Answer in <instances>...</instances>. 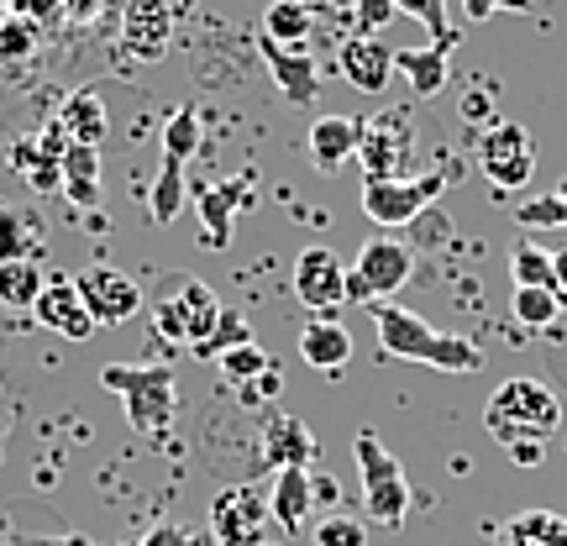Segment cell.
<instances>
[{
	"label": "cell",
	"instance_id": "obj_1",
	"mask_svg": "<svg viewBox=\"0 0 567 546\" xmlns=\"http://www.w3.org/2000/svg\"><path fill=\"white\" fill-rule=\"evenodd\" d=\"M368 316H373L379 347H384L389 358H400V363H425V368H442V373H478V368H484V352L467 342V337L421 321L405 305L373 300Z\"/></svg>",
	"mask_w": 567,
	"mask_h": 546
},
{
	"label": "cell",
	"instance_id": "obj_2",
	"mask_svg": "<svg viewBox=\"0 0 567 546\" xmlns=\"http://www.w3.org/2000/svg\"><path fill=\"white\" fill-rule=\"evenodd\" d=\"M488 436L505 446H547L563 425V400L547 379H505L484 405Z\"/></svg>",
	"mask_w": 567,
	"mask_h": 546
},
{
	"label": "cell",
	"instance_id": "obj_3",
	"mask_svg": "<svg viewBox=\"0 0 567 546\" xmlns=\"http://www.w3.org/2000/svg\"><path fill=\"white\" fill-rule=\"evenodd\" d=\"M101 384L111 394H122L126 421L142 436H163L174 425V410H179V384H174V368L163 363H105Z\"/></svg>",
	"mask_w": 567,
	"mask_h": 546
},
{
	"label": "cell",
	"instance_id": "obj_4",
	"mask_svg": "<svg viewBox=\"0 0 567 546\" xmlns=\"http://www.w3.org/2000/svg\"><path fill=\"white\" fill-rule=\"evenodd\" d=\"M352 457H358V478H363V515L373 526L400 530L410 515V484H405V467L394 463L373 431H358L352 436Z\"/></svg>",
	"mask_w": 567,
	"mask_h": 546
},
{
	"label": "cell",
	"instance_id": "obj_5",
	"mask_svg": "<svg viewBox=\"0 0 567 546\" xmlns=\"http://www.w3.org/2000/svg\"><path fill=\"white\" fill-rule=\"evenodd\" d=\"M358 163H363L368 179H410V168H415V116L405 105H389L373 122H363Z\"/></svg>",
	"mask_w": 567,
	"mask_h": 546
},
{
	"label": "cell",
	"instance_id": "obj_6",
	"mask_svg": "<svg viewBox=\"0 0 567 546\" xmlns=\"http://www.w3.org/2000/svg\"><path fill=\"white\" fill-rule=\"evenodd\" d=\"M446 189V174H410V179H363V216L373 226H415L442 200Z\"/></svg>",
	"mask_w": 567,
	"mask_h": 546
},
{
	"label": "cell",
	"instance_id": "obj_7",
	"mask_svg": "<svg viewBox=\"0 0 567 546\" xmlns=\"http://www.w3.org/2000/svg\"><path fill=\"white\" fill-rule=\"evenodd\" d=\"M415 274V253L394 237H373V243L358 247V264L347 274V305H373L400 295Z\"/></svg>",
	"mask_w": 567,
	"mask_h": 546
},
{
	"label": "cell",
	"instance_id": "obj_8",
	"mask_svg": "<svg viewBox=\"0 0 567 546\" xmlns=\"http://www.w3.org/2000/svg\"><path fill=\"white\" fill-rule=\"evenodd\" d=\"M153 321L168 342L179 347H195L200 352L210 342V331L221 321V300H216V289L200 279H179V295H163L158 310H153Z\"/></svg>",
	"mask_w": 567,
	"mask_h": 546
},
{
	"label": "cell",
	"instance_id": "obj_9",
	"mask_svg": "<svg viewBox=\"0 0 567 546\" xmlns=\"http://www.w3.org/2000/svg\"><path fill=\"white\" fill-rule=\"evenodd\" d=\"M274 509L258 484H231L210 499V542L216 546H264Z\"/></svg>",
	"mask_w": 567,
	"mask_h": 546
},
{
	"label": "cell",
	"instance_id": "obj_10",
	"mask_svg": "<svg viewBox=\"0 0 567 546\" xmlns=\"http://www.w3.org/2000/svg\"><path fill=\"white\" fill-rule=\"evenodd\" d=\"M473 153H478V168L488 174L494 189H526L530 174H536V142H530V132L520 122L484 126Z\"/></svg>",
	"mask_w": 567,
	"mask_h": 546
},
{
	"label": "cell",
	"instance_id": "obj_11",
	"mask_svg": "<svg viewBox=\"0 0 567 546\" xmlns=\"http://www.w3.org/2000/svg\"><path fill=\"white\" fill-rule=\"evenodd\" d=\"M289 284H295V300L305 310H316V316H331L337 305H347V268L331 247H305L295 258Z\"/></svg>",
	"mask_w": 567,
	"mask_h": 546
},
{
	"label": "cell",
	"instance_id": "obj_12",
	"mask_svg": "<svg viewBox=\"0 0 567 546\" xmlns=\"http://www.w3.org/2000/svg\"><path fill=\"white\" fill-rule=\"evenodd\" d=\"M74 284H80V300H84V310H90L95 326H122L142 310V289L126 279L122 268L95 264V268H84Z\"/></svg>",
	"mask_w": 567,
	"mask_h": 546
},
{
	"label": "cell",
	"instance_id": "obj_13",
	"mask_svg": "<svg viewBox=\"0 0 567 546\" xmlns=\"http://www.w3.org/2000/svg\"><path fill=\"white\" fill-rule=\"evenodd\" d=\"M38 321L48 326V331H59L63 342H90L95 337V321H90V310H84L80 300V284L69 279V274H48V284H42L38 295Z\"/></svg>",
	"mask_w": 567,
	"mask_h": 546
},
{
	"label": "cell",
	"instance_id": "obj_14",
	"mask_svg": "<svg viewBox=\"0 0 567 546\" xmlns=\"http://www.w3.org/2000/svg\"><path fill=\"white\" fill-rule=\"evenodd\" d=\"M337 69H342V80L358 90V95H384L389 80H394V48L379 38H363V32H352L342 42V53H337Z\"/></svg>",
	"mask_w": 567,
	"mask_h": 546
},
{
	"label": "cell",
	"instance_id": "obj_15",
	"mask_svg": "<svg viewBox=\"0 0 567 546\" xmlns=\"http://www.w3.org/2000/svg\"><path fill=\"white\" fill-rule=\"evenodd\" d=\"M168 38H174V6H168V0H126L122 42L132 59H142V63L163 59V53H168Z\"/></svg>",
	"mask_w": 567,
	"mask_h": 546
},
{
	"label": "cell",
	"instance_id": "obj_16",
	"mask_svg": "<svg viewBox=\"0 0 567 546\" xmlns=\"http://www.w3.org/2000/svg\"><path fill=\"white\" fill-rule=\"evenodd\" d=\"M264 463L279 473V467H310L316 463V431L300 421V415H268L264 421Z\"/></svg>",
	"mask_w": 567,
	"mask_h": 546
},
{
	"label": "cell",
	"instance_id": "obj_17",
	"mask_svg": "<svg viewBox=\"0 0 567 546\" xmlns=\"http://www.w3.org/2000/svg\"><path fill=\"white\" fill-rule=\"evenodd\" d=\"M268 509H274V526L279 530H305L310 509H316V473L310 467H279L274 488H268Z\"/></svg>",
	"mask_w": 567,
	"mask_h": 546
},
{
	"label": "cell",
	"instance_id": "obj_18",
	"mask_svg": "<svg viewBox=\"0 0 567 546\" xmlns=\"http://www.w3.org/2000/svg\"><path fill=\"white\" fill-rule=\"evenodd\" d=\"M258 53H264L268 74H274V84H279L284 101H289V105H310V101H316L321 74H316L310 53H289V48H279V42H268V38H258Z\"/></svg>",
	"mask_w": 567,
	"mask_h": 546
},
{
	"label": "cell",
	"instance_id": "obj_19",
	"mask_svg": "<svg viewBox=\"0 0 567 546\" xmlns=\"http://www.w3.org/2000/svg\"><path fill=\"white\" fill-rule=\"evenodd\" d=\"M358 142H363V122L358 116H321L310 126V163H316V174H337L347 158H358Z\"/></svg>",
	"mask_w": 567,
	"mask_h": 546
},
{
	"label": "cell",
	"instance_id": "obj_20",
	"mask_svg": "<svg viewBox=\"0 0 567 546\" xmlns=\"http://www.w3.org/2000/svg\"><path fill=\"white\" fill-rule=\"evenodd\" d=\"M300 358L316 373H342L352 363V337H347L342 321H331V316H316V321H305L300 331Z\"/></svg>",
	"mask_w": 567,
	"mask_h": 546
},
{
	"label": "cell",
	"instance_id": "obj_21",
	"mask_svg": "<svg viewBox=\"0 0 567 546\" xmlns=\"http://www.w3.org/2000/svg\"><path fill=\"white\" fill-rule=\"evenodd\" d=\"M69 142H80V147H101L105 132H111V116H105V101H101V90H74L69 101H63L59 111V122H53Z\"/></svg>",
	"mask_w": 567,
	"mask_h": 546
},
{
	"label": "cell",
	"instance_id": "obj_22",
	"mask_svg": "<svg viewBox=\"0 0 567 546\" xmlns=\"http://www.w3.org/2000/svg\"><path fill=\"white\" fill-rule=\"evenodd\" d=\"M63 195L74 210H101V147H80V142L63 147Z\"/></svg>",
	"mask_w": 567,
	"mask_h": 546
},
{
	"label": "cell",
	"instance_id": "obj_23",
	"mask_svg": "<svg viewBox=\"0 0 567 546\" xmlns=\"http://www.w3.org/2000/svg\"><path fill=\"white\" fill-rule=\"evenodd\" d=\"M494 546H567V515L557 509H520L494 530Z\"/></svg>",
	"mask_w": 567,
	"mask_h": 546
},
{
	"label": "cell",
	"instance_id": "obj_24",
	"mask_svg": "<svg viewBox=\"0 0 567 546\" xmlns=\"http://www.w3.org/2000/svg\"><path fill=\"white\" fill-rule=\"evenodd\" d=\"M310 32H316V11H310L305 0H268L258 38L279 42L289 53H305V48H310Z\"/></svg>",
	"mask_w": 567,
	"mask_h": 546
},
{
	"label": "cell",
	"instance_id": "obj_25",
	"mask_svg": "<svg viewBox=\"0 0 567 546\" xmlns=\"http://www.w3.org/2000/svg\"><path fill=\"white\" fill-rule=\"evenodd\" d=\"M446 59H452V53H446V48H431V42H425V48H405V53H394V74H405L410 90L431 101V95H442L446 84H452Z\"/></svg>",
	"mask_w": 567,
	"mask_h": 546
},
{
	"label": "cell",
	"instance_id": "obj_26",
	"mask_svg": "<svg viewBox=\"0 0 567 546\" xmlns=\"http://www.w3.org/2000/svg\"><path fill=\"white\" fill-rule=\"evenodd\" d=\"M247 200V184L243 179H226V184H210L200 195V237L210 247H226L231 243V216L237 205Z\"/></svg>",
	"mask_w": 567,
	"mask_h": 546
},
{
	"label": "cell",
	"instance_id": "obj_27",
	"mask_svg": "<svg viewBox=\"0 0 567 546\" xmlns=\"http://www.w3.org/2000/svg\"><path fill=\"white\" fill-rule=\"evenodd\" d=\"M563 310H567V295H557V289H509V316L520 326H530V331H551Z\"/></svg>",
	"mask_w": 567,
	"mask_h": 546
},
{
	"label": "cell",
	"instance_id": "obj_28",
	"mask_svg": "<svg viewBox=\"0 0 567 546\" xmlns=\"http://www.w3.org/2000/svg\"><path fill=\"white\" fill-rule=\"evenodd\" d=\"M509 284L515 289H557V268H551V253L536 243H515L509 247ZM563 295V289H557Z\"/></svg>",
	"mask_w": 567,
	"mask_h": 546
},
{
	"label": "cell",
	"instance_id": "obj_29",
	"mask_svg": "<svg viewBox=\"0 0 567 546\" xmlns=\"http://www.w3.org/2000/svg\"><path fill=\"white\" fill-rule=\"evenodd\" d=\"M179 210H184V163L163 158L158 179H153V195H147V216L158 226H168V222H179Z\"/></svg>",
	"mask_w": 567,
	"mask_h": 546
},
{
	"label": "cell",
	"instance_id": "obj_30",
	"mask_svg": "<svg viewBox=\"0 0 567 546\" xmlns=\"http://www.w3.org/2000/svg\"><path fill=\"white\" fill-rule=\"evenodd\" d=\"M42 274L32 258H17V264H0V305H11V310H32L42 295Z\"/></svg>",
	"mask_w": 567,
	"mask_h": 546
},
{
	"label": "cell",
	"instance_id": "obj_31",
	"mask_svg": "<svg viewBox=\"0 0 567 546\" xmlns=\"http://www.w3.org/2000/svg\"><path fill=\"white\" fill-rule=\"evenodd\" d=\"M195 153H200V116H195V105H179L163 126V158L189 163Z\"/></svg>",
	"mask_w": 567,
	"mask_h": 546
},
{
	"label": "cell",
	"instance_id": "obj_32",
	"mask_svg": "<svg viewBox=\"0 0 567 546\" xmlns=\"http://www.w3.org/2000/svg\"><path fill=\"white\" fill-rule=\"evenodd\" d=\"M216 368H221L226 379H231V384H252V379H264L268 368H274V358H268L264 347L258 342H243V347H231V352H221V358H216Z\"/></svg>",
	"mask_w": 567,
	"mask_h": 546
},
{
	"label": "cell",
	"instance_id": "obj_33",
	"mask_svg": "<svg viewBox=\"0 0 567 546\" xmlns=\"http://www.w3.org/2000/svg\"><path fill=\"white\" fill-rule=\"evenodd\" d=\"M405 17H415L431 32V48H457V32H452V21H446V0H394Z\"/></svg>",
	"mask_w": 567,
	"mask_h": 546
},
{
	"label": "cell",
	"instance_id": "obj_34",
	"mask_svg": "<svg viewBox=\"0 0 567 546\" xmlns=\"http://www.w3.org/2000/svg\"><path fill=\"white\" fill-rule=\"evenodd\" d=\"M310 546H368V526L358 521V515L331 509L326 521H316V530H310Z\"/></svg>",
	"mask_w": 567,
	"mask_h": 546
},
{
	"label": "cell",
	"instance_id": "obj_35",
	"mask_svg": "<svg viewBox=\"0 0 567 546\" xmlns=\"http://www.w3.org/2000/svg\"><path fill=\"white\" fill-rule=\"evenodd\" d=\"M32 222L21 216V210H0V264H17L32 253Z\"/></svg>",
	"mask_w": 567,
	"mask_h": 546
},
{
	"label": "cell",
	"instance_id": "obj_36",
	"mask_svg": "<svg viewBox=\"0 0 567 546\" xmlns=\"http://www.w3.org/2000/svg\"><path fill=\"white\" fill-rule=\"evenodd\" d=\"M243 342H252V326L237 316V310H221V321H216V331H210V342L200 347V358H221V352H231V347H243Z\"/></svg>",
	"mask_w": 567,
	"mask_h": 546
},
{
	"label": "cell",
	"instance_id": "obj_37",
	"mask_svg": "<svg viewBox=\"0 0 567 546\" xmlns=\"http://www.w3.org/2000/svg\"><path fill=\"white\" fill-rule=\"evenodd\" d=\"M515 222L526 226V231H547V226H567V210L557 200V189L551 195H530L520 210H515Z\"/></svg>",
	"mask_w": 567,
	"mask_h": 546
},
{
	"label": "cell",
	"instance_id": "obj_38",
	"mask_svg": "<svg viewBox=\"0 0 567 546\" xmlns=\"http://www.w3.org/2000/svg\"><path fill=\"white\" fill-rule=\"evenodd\" d=\"M352 17H358V32H363V38H379L389 21L400 17V6H394V0H352Z\"/></svg>",
	"mask_w": 567,
	"mask_h": 546
},
{
	"label": "cell",
	"instance_id": "obj_39",
	"mask_svg": "<svg viewBox=\"0 0 567 546\" xmlns=\"http://www.w3.org/2000/svg\"><path fill=\"white\" fill-rule=\"evenodd\" d=\"M463 116H467L473 126H478V132L499 122V116H494V84H488V80L467 84V90H463Z\"/></svg>",
	"mask_w": 567,
	"mask_h": 546
},
{
	"label": "cell",
	"instance_id": "obj_40",
	"mask_svg": "<svg viewBox=\"0 0 567 546\" xmlns=\"http://www.w3.org/2000/svg\"><path fill=\"white\" fill-rule=\"evenodd\" d=\"M137 546H205V530L184 526V521H163V526H153Z\"/></svg>",
	"mask_w": 567,
	"mask_h": 546
},
{
	"label": "cell",
	"instance_id": "obj_41",
	"mask_svg": "<svg viewBox=\"0 0 567 546\" xmlns=\"http://www.w3.org/2000/svg\"><path fill=\"white\" fill-rule=\"evenodd\" d=\"M38 42H32V27L27 21H0V59H27Z\"/></svg>",
	"mask_w": 567,
	"mask_h": 546
},
{
	"label": "cell",
	"instance_id": "obj_42",
	"mask_svg": "<svg viewBox=\"0 0 567 546\" xmlns=\"http://www.w3.org/2000/svg\"><path fill=\"white\" fill-rule=\"evenodd\" d=\"M467 21H488L494 11H530V0H463Z\"/></svg>",
	"mask_w": 567,
	"mask_h": 546
},
{
	"label": "cell",
	"instance_id": "obj_43",
	"mask_svg": "<svg viewBox=\"0 0 567 546\" xmlns=\"http://www.w3.org/2000/svg\"><path fill=\"white\" fill-rule=\"evenodd\" d=\"M243 394L247 400H268V394H279V368H268L264 379H258V384H247Z\"/></svg>",
	"mask_w": 567,
	"mask_h": 546
},
{
	"label": "cell",
	"instance_id": "obj_44",
	"mask_svg": "<svg viewBox=\"0 0 567 546\" xmlns=\"http://www.w3.org/2000/svg\"><path fill=\"white\" fill-rule=\"evenodd\" d=\"M509 457L520 467H542V457H547V446H509Z\"/></svg>",
	"mask_w": 567,
	"mask_h": 546
},
{
	"label": "cell",
	"instance_id": "obj_45",
	"mask_svg": "<svg viewBox=\"0 0 567 546\" xmlns=\"http://www.w3.org/2000/svg\"><path fill=\"white\" fill-rule=\"evenodd\" d=\"M337 494H342L337 478H316V505H337Z\"/></svg>",
	"mask_w": 567,
	"mask_h": 546
},
{
	"label": "cell",
	"instance_id": "obj_46",
	"mask_svg": "<svg viewBox=\"0 0 567 546\" xmlns=\"http://www.w3.org/2000/svg\"><path fill=\"white\" fill-rule=\"evenodd\" d=\"M551 268H557V289L567 295V247H557V253H551Z\"/></svg>",
	"mask_w": 567,
	"mask_h": 546
},
{
	"label": "cell",
	"instance_id": "obj_47",
	"mask_svg": "<svg viewBox=\"0 0 567 546\" xmlns=\"http://www.w3.org/2000/svg\"><path fill=\"white\" fill-rule=\"evenodd\" d=\"M551 331H557V326H551ZM551 347H563V352H567V326L557 331V337H551Z\"/></svg>",
	"mask_w": 567,
	"mask_h": 546
},
{
	"label": "cell",
	"instance_id": "obj_48",
	"mask_svg": "<svg viewBox=\"0 0 567 546\" xmlns=\"http://www.w3.org/2000/svg\"><path fill=\"white\" fill-rule=\"evenodd\" d=\"M557 200H563V210H567V179H563V184H557Z\"/></svg>",
	"mask_w": 567,
	"mask_h": 546
},
{
	"label": "cell",
	"instance_id": "obj_49",
	"mask_svg": "<svg viewBox=\"0 0 567 546\" xmlns=\"http://www.w3.org/2000/svg\"><path fill=\"white\" fill-rule=\"evenodd\" d=\"M264 546H279V542H264Z\"/></svg>",
	"mask_w": 567,
	"mask_h": 546
}]
</instances>
